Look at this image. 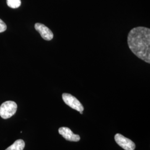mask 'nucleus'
Wrapping results in <instances>:
<instances>
[{
    "mask_svg": "<svg viewBox=\"0 0 150 150\" xmlns=\"http://www.w3.org/2000/svg\"><path fill=\"white\" fill-rule=\"evenodd\" d=\"M127 43L129 48L134 55L150 64V28L145 27L134 28L129 32Z\"/></svg>",
    "mask_w": 150,
    "mask_h": 150,
    "instance_id": "obj_1",
    "label": "nucleus"
},
{
    "mask_svg": "<svg viewBox=\"0 0 150 150\" xmlns=\"http://www.w3.org/2000/svg\"><path fill=\"white\" fill-rule=\"evenodd\" d=\"M17 105L16 102L7 101L2 103L0 106V116L4 119H8L16 112Z\"/></svg>",
    "mask_w": 150,
    "mask_h": 150,
    "instance_id": "obj_2",
    "label": "nucleus"
},
{
    "mask_svg": "<svg viewBox=\"0 0 150 150\" xmlns=\"http://www.w3.org/2000/svg\"><path fill=\"white\" fill-rule=\"evenodd\" d=\"M62 99L64 103L69 106L71 107L72 109H74L79 112L83 111L84 107L81 103L72 95L67 93H63Z\"/></svg>",
    "mask_w": 150,
    "mask_h": 150,
    "instance_id": "obj_3",
    "label": "nucleus"
},
{
    "mask_svg": "<svg viewBox=\"0 0 150 150\" xmlns=\"http://www.w3.org/2000/svg\"><path fill=\"white\" fill-rule=\"evenodd\" d=\"M115 139L116 142L124 150H134L136 148V145L132 141L126 138L121 134H116Z\"/></svg>",
    "mask_w": 150,
    "mask_h": 150,
    "instance_id": "obj_4",
    "label": "nucleus"
},
{
    "mask_svg": "<svg viewBox=\"0 0 150 150\" xmlns=\"http://www.w3.org/2000/svg\"><path fill=\"white\" fill-rule=\"evenodd\" d=\"M36 30L40 33L41 37L46 41H50L54 38V34L51 30L42 23H37L35 25Z\"/></svg>",
    "mask_w": 150,
    "mask_h": 150,
    "instance_id": "obj_5",
    "label": "nucleus"
},
{
    "mask_svg": "<svg viewBox=\"0 0 150 150\" xmlns=\"http://www.w3.org/2000/svg\"><path fill=\"white\" fill-rule=\"evenodd\" d=\"M59 132L65 139L69 141L78 142L80 139V136L79 134H75L68 127H62L59 129Z\"/></svg>",
    "mask_w": 150,
    "mask_h": 150,
    "instance_id": "obj_6",
    "label": "nucleus"
},
{
    "mask_svg": "<svg viewBox=\"0 0 150 150\" xmlns=\"http://www.w3.org/2000/svg\"><path fill=\"white\" fill-rule=\"evenodd\" d=\"M25 143L22 139H18L5 150H23Z\"/></svg>",
    "mask_w": 150,
    "mask_h": 150,
    "instance_id": "obj_7",
    "label": "nucleus"
},
{
    "mask_svg": "<svg viewBox=\"0 0 150 150\" xmlns=\"http://www.w3.org/2000/svg\"><path fill=\"white\" fill-rule=\"evenodd\" d=\"M7 5L12 8H17L19 7L21 4V0H7Z\"/></svg>",
    "mask_w": 150,
    "mask_h": 150,
    "instance_id": "obj_8",
    "label": "nucleus"
},
{
    "mask_svg": "<svg viewBox=\"0 0 150 150\" xmlns=\"http://www.w3.org/2000/svg\"><path fill=\"white\" fill-rule=\"evenodd\" d=\"M7 29V26L5 23L0 19V33L5 31Z\"/></svg>",
    "mask_w": 150,
    "mask_h": 150,
    "instance_id": "obj_9",
    "label": "nucleus"
}]
</instances>
